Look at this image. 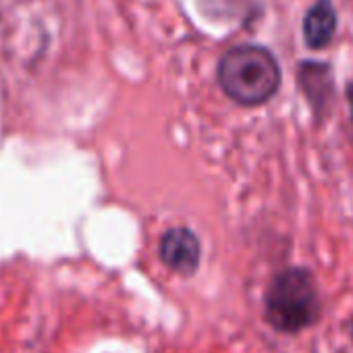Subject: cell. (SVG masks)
I'll list each match as a JSON object with an SVG mask.
<instances>
[{
  "label": "cell",
  "instance_id": "cell-5",
  "mask_svg": "<svg viewBox=\"0 0 353 353\" xmlns=\"http://www.w3.org/2000/svg\"><path fill=\"white\" fill-rule=\"evenodd\" d=\"M336 34V11L330 0H316L303 17V42L312 50L326 48Z\"/></svg>",
  "mask_w": 353,
  "mask_h": 353
},
{
  "label": "cell",
  "instance_id": "cell-6",
  "mask_svg": "<svg viewBox=\"0 0 353 353\" xmlns=\"http://www.w3.org/2000/svg\"><path fill=\"white\" fill-rule=\"evenodd\" d=\"M347 102H349V110H351V125H353V81L347 85Z\"/></svg>",
  "mask_w": 353,
  "mask_h": 353
},
{
  "label": "cell",
  "instance_id": "cell-3",
  "mask_svg": "<svg viewBox=\"0 0 353 353\" xmlns=\"http://www.w3.org/2000/svg\"><path fill=\"white\" fill-rule=\"evenodd\" d=\"M299 88L314 112L316 123H324L330 114L332 102H334V81L330 67L324 63H301L299 65Z\"/></svg>",
  "mask_w": 353,
  "mask_h": 353
},
{
  "label": "cell",
  "instance_id": "cell-4",
  "mask_svg": "<svg viewBox=\"0 0 353 353\" xmlns=\"http://www.w3.org/2000/svg\"><path fill=\"white\" fill-rule=\"evenodd\" d=\"M200 239L183 227L164 233L160 241V260L176 274H192L200 266Z\"/></svg>",
  "mask_w": 353,
  "mask_h": 353
},
{
  "label": "cell",
  "instance_id": "cell-2",
  "mask_svg": "<svg viewBox=\"0 0 353 353\" xmlns=\"http://www.w3.org/2000/svg\"><path fill=\"white\" fill-rule=\"evenodd\" d=\"M219 85L239 106H262L281 90L283 73L276 57L256 44L227 50L219 63Z\"/></svg>",
  "mask_w": 353,
  "mask_h": 353
},
{
  "label": "cell",
  "instance_id": "cell-7",
  "mask_svg": "<svg viewBox=\"0 0 353 353\" xmlns=\"http://www.w3.org/2000/svg\"><path fill=\"white\" fill-rule=\"evenodd\" d=\"M349 328H351L349 332H351V339H353V320H351V324H349Z\"/></svg>",
  "mask_w": 353,
  "mask_h": 353
},
{
  "label": "cell",
  "instance_id": "cell-1",
  "mask_svg": "<svg viewBox=\"0 0 353 353\" xmlns=\"http://www.w3.org/2000/svg\"><path fill=\"white\" fill-rule=\"evenodd\" d=\"M322 316V299L314 272L307 266L279 270L264 291V320L274 332L299 334Z\"/></svg>",
  "mask_w": 353,
  "mask_h": 353
}]
</instances>
